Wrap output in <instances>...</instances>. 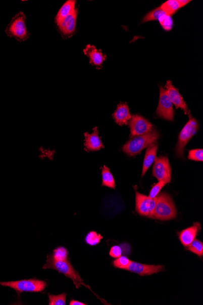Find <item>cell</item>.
Returning a JSON list of instances; mask_svg holds the SVG:
<instances>
[{"label":"cell","mask_w":203,"mask_h":305,"mask_svg":"<svg viewBox=\"0 0 203 305\" xmlns=\"http://www.w3.org/2000/svg\"><path fill=\"white\" fill-rule=\"evenodd\" d=\"M159 137L160 134L157 130L152 129L150 133L142 136L133 137L123 146L122 151L128 156H135L141 153L143 149L156 142Z\"/></svg>","instance_id":"6da1fadb"},{"label":"cell","mask_w":203,"mask_h":305,"mask_svg":"<svg viewBox=\"0 0 203 305\" xmlns=\"http://www.w3.org/2000/svg\"><path fill=\"white\" fill-rule=\"evenodd\" d=\"M156 198V205L151 218L163 221L174 219L177 216V209L171 196L166 193H160Z\"/></svg>","instance_id":"7a4b0ae2"},{"label":"cell","mask_w":203,"mask_h":305,"mask_svg":"<svg viewBox=\"0 0 203 305\" xmlns=\"http://www.w3.org/2000/svg\"><path fill=\"white\" fill-rule=\"evenodd\" d=\"M43 269H52L59 272V273L64 274L65 277L72 280L76 288L78 289L81 285H85L82 278L80 277L78 272L75 270L72 265L71 264L69 259L64 261H56L50 256L47 255L46 262L43 266ZM88 287L87 286H86Z\"/></svg>","instance_id":"3957f363"},{"label":"cell","mask_w":203,"mask_h":305,"mask_svg":"<svg viewBox=\"0 0 203 305\" xmlns=\"http://www.w3.org/2000/svg\"><path fill=\"white\" fill-rule=\"evenodd\" d=\"M0 285L13 289L20 295L22 292H41L47 286L46 281L37 279L0 282Z\"/></svg>","instance_id":"277c9868"},{"label":"cell","mask_w":203,"mask_h":305,"mask_svg":"<svg viewBox=\"0 0 203 305\" xmlns=\"http://www.w3.org/2000/svg\"><path fill=\"white\" fill-rule=\"evenodd\" d=\"M8 37L14 38L19 41H24L29 37V32L26 25V16L22 12L15 16L5 30Z\"/></svg>","instance_id":"5b68a950"},{"label":"cell","mask_w":203,"mask_h":305,"mask_svg":"<svg viewBox=\"0 0 203 305\" xmlns=\"http://www.w3.org/2000/svg\"><path fill=\"white\" fill-rule=\"evenodd\" d=\"M189 117H190L189 120L179 134L178 143L175 148L176 155L180 158L184 157L185 146L199 129L198 121L195 118H193L190 115H189Z\"/></svg>","instance_id":"8992f818"},{"label":"cell","mask_w":203,"mask_h":305,"mask_svg":"<svg viewBox=\"0 0 203 305\" xmlns=\"http://www.w3.org/2000/svg\"><path fill=\"white\" fill-rule=\"evenodd\" d=\"M153 175L158 181L171 182L172 169L168 158L164 156L156 158L153 167Z\"/></svg>","instance_id":"52a82bcc"},{"label":"cell","mask_w":203,"mask_h":305,"mask_svg":"<svg viewBox=\"0 0 203 305\" xmlns=\"http://www.w3.org/2000/svg\"><path fill=\"white\" fill-rule=\"evenodd\" d=\"M157 114L159 117L172 121L174 118V110L173 108V104L167 96L165 89L162 86H160V100L157 110Z\"/></svg>","instance_id":"ba28073f"},{"label":"cell","mask_w":203,"mask_h":305,"mask_svg":"<svg viewBox=\"0 0 203 305\" xmlns=\"http://www.w3.org/2000/svg\"><path fill=\"white\" fill-rule=\"evenodd\" d=\"M156 203V197L152 199L136 191V210L141 216L151 218Z\"/></svg>","instance_id":"9c48e42d"},{"label":"cell","mask_w":203,"mask_h":305,"mask_svg":"<svg viewBox=\"0 0 203 305\" xmlns=\"http://www.w3.org/2000/svg\"><path fill=\"white\" fill-rule=\"evenodd\" d=\"M130 137L142 136L153 129L152 124L147 119L138 115L131 116L129 122Z\"/></svg>","instance_id":"30bf717a"},{"label":"cell","mask_w":203,"mask_h":305,"mask_svg":"<svg viewBox=\"0 0 203 305\" xmlns=\"http://www.w3.org/2000/svg\"><path fill=\"white\" fill-rule=\"evenodd\" d=\"M126 271L135 273L141 276H151L164 271L162 265H148L131 261Z\"/></svg>","instance_id":"8fae6325"},{"label":"cell","mask_w":203,"mask_h":305,"mask_svg":"<svg viewBox=\"0 0 203 305\" xmlns=\"http://www.w3.org/2000/svg\"><path fill=\"white\" fill-rule=\"evenodd\" d=\"M165 88L167 96H168L172 103L175 106L176 108H181L184 110L185 113H187L189 115H190V112L187 108L186 102L184 101L178 90L173 85L171 80H168L167 82Z\"/></svg>","instance_id":"7c38bea8"},{"label":"cell","mask_w":203,"mask_h":305,"mask_svg":"<svg viewBox=\"0 0 203 305\" xmlns=\"http://www.w3.org/2000/svg\"><path fill=\"white\" fill-rule=\"evenodd\" d=\"M84 137V149L86 151H97L104 148L103 143L102 142L100 137L98 136L97 127L93 128V133L92 134L85 133Z\"/></svg>","instance_id":"4fadbf2b"},{"label":"cell","mask_w":203,"mask_h":305,"mask_svg":"<svg viewBox=\"0 0 203 305\" xmlns=\"http://www.w3.org/2000/svg\"><path fill=\"white\" fill-rule=\"evenodd\" d=\"M201 229V224L199 223H195L193 224L192 226L178 232V237L181 244L185 247L189 246L195 240Z\"/></svg>","instance_id":"5bb4252c"},{"label":"cell","mask_w":203,"mask_h":305,"mask_svg":"<svg viewBox=\"0 0 203 305\" xmlns=\"http://www.w3.org/2000/svg\"><path fill=\"white\" fill-rule=\"evenodd\" d=\"M77 17V10L74 11L70 16L66 17L62 22L58 25L60 31L63 35H69L75 31Z\"/></svg>","instance_id":"9a60e30c"},{"label":"cell","mask_w":203,"mask_h":305,"mask_svg":"<svg viewBox=\"0 0 203 305\" xmlns=\"http://www.w3.org/2000/svg\"><path fill=\"white\" fill-rule=\"evenodd\" d=\"M112 116L116 123L119 125H127L131 118L127 104H119Z\"/></svg>","instance_id":"2e32d148"},{"label":"cell","mask_w":203,"mask_h":305,"mask_svg":"<svg viewBox=\"0 0 203 305\" xmlns=\"http://www.w3.org/2000/svg\"><path fill=\"white\" fill-rule=\"evenodd\" d=\"M83 52L89 57L90 64L96 66L97 67H101L104 62L106 61V56L104 55L100 50L95 49L94 46L88 45L83 50Z\"/></svg>","instance_id":"e0dca14e"},{"label":"cell","mask_w":203,"mask_h":305,"mask_svg":"<svg viewBox=\"0 0 203 305\" xmlns=\"http://www.w3.org/2000/svg\"><path fill=\"white\" fill-rule=\"evenodd\" d=\"M157 151L158 145L155 143L149 146L147 148L145 155L144 162H143L142 178L146 174L148 169L150 168L151 164L154 163L155 159H156Z\"/></svg>","instance_id":"ac0fdd59"},{"label":"cell","mask_w":203,"mask_h":305,"mask_svg":"<svg viewBox=\"0 0 203 305\" xmlns=\"http://www.w3.org/2000/svg\"><path fill=\"white\" fill-rule=\"evenodd\" d=\"M76 1L73 0H68L65 4L62 6V7L60 9L58 14L56 17V23L57 25H59L66 17L70 16L71 13H73L74 11L76 10Z\"/></svg>","instance_id":"d6986e66"},{"label":"cell","mask_w":203,"mask_h":305,"mask_svg":"<svg viewBox=\"0 0 203 305\" xmlns=\"http://www.w3.org/2000/svg\"><path fill=\"white\" fill-rule=\"evenodd\" d=\"M101 169L102 186L115 189V180L112 173L110 172V169L105 165L101 167Z\"/></svg>","instance_id":"ffe728a7"},{"label":"cell","mask_w":203,"mask_h":305,"mask_svg":"<svg viewBox=\"0 0 203 305\" xmlns=\"http://www.w3.org/2000/svg\"><path fill=\"white\" fill-rule=\"evenodd\" d=\"M160 7L164 13L170 16L175 14L179 9L181 8L178 0H169L164 3Z\"/></svg>","instance_id":"44dd1931"},{"label":"cell","mask_w":203,"mask_h":305,"mask_svg":"<svg viewBox=\"0 0 203 305\" xmlns=\"http://www.w3.org/2000/svg\"><path fill=\"white\" fill-rule=\"evenodd\" d=\"M69 253L66 248L59 247L53 250V253L50 254V257L56 261H64L69 259Z\"/></svg>","instance_id":"7402d4cb"},{"label":"cell","mask_w":203,"mask_h":305,"mask_svg":"<svg viewBox=\"0 0 203 305\" xmlns=\"http://www.w3.org/2000/svg\"><path fill=\"white\" fill-rule=\"evenodd\" d=\"M166 15L167 14L164 13V11L160 7L157 9H155L154 10L151 11L150 13L146 15L142 20V22H147L154 20L159 21L161 18L166 16Z\"/></svg>","instance_id":"603a6c76"},{"label":"cell","mask_w":203,"mask_h":305,"mask_svg":"<svg viewBox=\"0 0 203 305\" xmlns=\"http://www.w3.org/2000/svg\"><path fill=\"white\" fill-rule=\"evenodd\" d=\"M187 250L196 254L199 257L203 256V243L202 242L196 240L195 238L189 246L186 247Z\"/></svg>","instance_id":"cb8c5ba5"},{"label":"cell","mask_w":203,"mask_h":305,"mask_svg":"<svg viewBox=\"0 0 203 305\" xmlns=\"http://www.w3.org/2000/svg\"><path fill=\"white\" fill-rule=\"evenodd\" d=\"M103 236L94 231L89 232L85 237V243L90 246H96L100 243Z\"/></svg>","instance_id":"d4e9b609"},{"label":"cell","mask_w":203,"mask_h":305,"mask_svg":"<svg viewBox=\"0 0 203 305\" xmlns=\"http://www.w3.org/2000/svg\"><path fill=\"white\" fill-rule=\"evenodd\" d=\"M48 298L49 305H65L67 294L66 293H62L59 295L48 294Z\"/></svg>","instance_id":"484cf974"},{"label":"cell","mask_w":203,"mask_h":305,"mask_svg":"<svg viewBox=\"0 0 203 305\" xmlns=\"http://www.w3.org/2000/svg\"><path fill=\"white\" fill-rule=\"evenodd\" d=\"M131 262V260L128 259L127 256H121L113 261V265L116 268L126 270Z\"/></svg>","instance_id":"4316f807"},{"label":"cell","mask_w":203,"mask_h":305,"mask_svg":"<svg viewBox=\"0 0 203 305\" xmlns=\"http://www.w3.org/2000/svg\"><path fill=\"white\" fill-rule=\"evenodd\" d=\"M159 22L163 28L167 31H171L173 28V26H174L172 17L168 16V15H166V16L161 18Z\"/></svg>","instance_id":"83f0119b"},{"label":"cell","mask_w":203,"mask_h":305,"mask_svg":"<svg viewBox=\"0 0 203 305\" xmlns=\"http://www.w3.org/2000/svg\"><path fill=\"white\" fill-rule=\"evenodd\" d=\"M167 184H169L166 181H159L158 184H155L153 187H152L150 193H149L148 197H150V198L155 199L156 197L158 194L160 193L162 188L165 186Z\"/></svg>","instance_id":"f1b7e54d"},{"label":"cell","mask_w":203,"mask_h":305,"mask_svg":"<svg viewBox=\"0 0 203 305\" xmlns=\"http://www.w3.org/2000/svg\"><path fill=\"white\" fill-rule=\"evenodd\" d=\"M188 158L191 160L202 161L203 150L202 149H192L189 152Z\"/></svg>","instance_id":"f546056e"},{"label":"cell","mask_w":203,"mask_h":305,"mask_svg":"<svg viewBox=\"0 0 203 305\" xmlns=\"http://www.w3.org/2000/svg\"><path fill=\"white\" fill-rule=\"evenodd\" d=\"M122 247L119 246H114L110 249L109 255L112 258H118L122 256Z\"/></svg>","instance_id":"4dcf8cb0"},{"label":"cell","mask_w":203,"mask_h":305,"mask_svg":"<svg viewBox=\"0 0 203 305\" xmlns=\"http://www.w3.org/2000/svg\"><path fill=\"white\" fill-rule=\"evenodd\" d=\"M87 304L82 303V302H80L79 301L75 300H71L70 301V305H86Z\"/></svg>","instance_id":"1f68e13d"},{"label":"cell","mask_w":203,"mask_h":305,"mask_svg":"<svg viewBox=\"0 0 203 305\" xmlns=\"http://www.w3.org/2000/svg\"><path fill=\"white\" fill-rule=\"evenodd\" d=\"M179 3L181 5V7L183 8L184 6H186L187 4H189L190 1L189 0H178Z\"/></svg>","instance_id":"d6a6232c"}]
</instances>
